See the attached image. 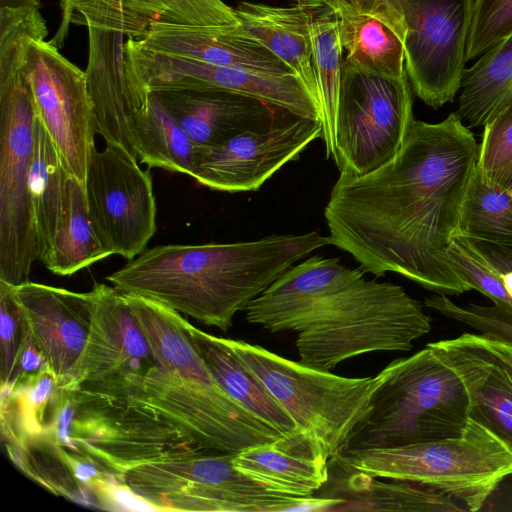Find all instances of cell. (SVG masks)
I'll list each match as a JSON object with an SVG mask.
<instances>
[{
  "label": "cell",
  "instance_id": "obj_45",
  "mask_svg": "<svg viewBox=\"0 0 512 512\" xmlns=\"http://www.w3.org/2000/svg\"><path fill=\"white\" fill-rule=\"evenodd\" d=\"M499 273L503 281L504 287L512 299V270Z\"/></svg>",
  "mask_w": 512,
  "mask_h": 512
},
{
  "label": "cell",
  "instance_id": "obj_19",
  "mask_svg": "<svg viewBox=\"0 0 512 512\" xmlns=\"http://www.w3.org/2000/svg\"><path fill=\"white\" fill-rule=\"evenodd\" d=\"M87 28L89 53L85 73L96 133L106 143L123 147L138 160L133 138L134 117L149 92L138 87L127 71L126 36L92 25Z\"/></svg>",
  "mask_w": 512,
  "mask_h": 512
},
{
  "label": "cell",
  "instance_id": "obj_36",
  "mask_svg": "<svg viewBox=\"0 0 512 512\" xmlns=\"http://www.w3.org/2000/svg\"><path fill=\"white\" fill-rule=\"evenodd\" d=\"M424 306L444 317L463 323L480 334L512 343V310L498 305L483 306L470 303L461 306L448 295L433 294L424 300Z\"/></svg>",
  "mask_w": 512,
  "mask_h": 512
},
{
  "label": "cell",
  "instance_id": "obj_27",
  "mask_svg": "<svg viewBox=\"0 0 512 512\" xmlns=\"http://www.w3.org/2000/svg\"><path fill=\"white\" fill-rule=\"evenodd\" d=\"M296 1L307 16L321 108L322 139L326 156L330 158L335 151V123L344 61L338 15L331 0Z\"/></svg>",
  "mask_w": 512,
  "mask_h": 512
},
{
  "label": "cell",
  "instance_id": "obj_4",
  "mask_svg": "<svg viewBox=\"0 0 512 512\" xmlns=\"http://www.w3.org/2000/svg\"><path fill=\"white\" fill-rule=\"evenodd\" d=\"M430 330L423 305L401 286L364 276L315 308L296 347L302 363L330 371L361 354L409 351Z\"/></svg>",
  "mask_w": 512,
  "mask_h": 512
},
{
  "label": "cell",
  "instance_id": "obj_7",
  "mask_svg": "<svg viewBox=\"0 0 512 512\" xmlns=\"http://www.w3.org/2000/svg\"><path fill=\"white\" fill-rule=\"evenodd\" d=\"M23 50L0 51V281H29L38 259L29 176L36 115L21 70Z\"/></svg>",
  "mask_w": 512,
  "mask_h": 512
},
{
  "label": "cell",
  "instance_id": "obj_1",
  "mask_svg": "<svg viewBox=\"0 0 512 512\" xmlns=\"http://www.w3.org/2000/svg\"><path fill=\"white\" fill-rule=\"evenodd\" d=\"M479 145L451 113L439 123L415 120L397 154L376 170L340 174L324 209L332 245L365 272H387L436 294L471 290L448 256Z\"/></svg>",
  "mask_w": 512,
  "mask_h": 512
},
{
  "label": "cell",
  "instance_id": "obj_22",
  "mask_svg": "<svg viewBox=\"0 0 512 512\" xmlns=\"http://www.w3.org/2000/svg\"><path fill=\"white\" fill-rule=\"evenodd\" d=\"M145 47L165 54L261 74L294 72L240 26H191L152 23L136 38Z\"/></svg>",
  "mask_w": 512,
  "mask_h": 512
},
{
  "label": "cell",
  "instance_id": "obj_44",
  "mask_svg": "<svg viewBox=\"0 0 512 512\" xmlns=\"http://www.w3.org/2000/svg\"><path fill=\"white\" fill-rule=\"evenodd\" d=\"M494 184L512 192V161L500 174Z\"/></svg>",
  "mask_w": 512,
  "mask_h": 512
},
{
  "label": "cell",
  "instance_id": "obj_20",
  "mask_svg": "<svg viewBox=\"0 0 512 512\" xmlns=\"http://www.w3.org/2000/svg\"><path fill=\"white\" fill-rule=\"evenodd\" d=\"M340 258L315 255L290 267L247 307L246 319L270 332H300L322 300L364 277Z\"/></svg>",
  "mask_w": 512,
  "mask_h": 512
},
{
  "label": "cell",
  "instance_id": "obj_10",
  "mask_svg": "<svg viewBox=\"0 0 512 512\" xmlns=\"http://www.w3.org/2000/svg\"><path fill=\"white\" fill-rule=\"evenodd\" d=\"M21 70L31 91L36 118L68 174L84 186L97 134L85 71L50 41L36 39H30L24 48Z\"/></svg>",
  "mask_w": 512,
  "mask_h": 512
},
{
  "label": "cell",
  "instance_id": "obj_21",
  "mask_svg": "<svg viewBox=\"0 0 512 512\" xmlns=\"http://www.w3.org/2000/svg\"><path fill=\"white\" fill-rule=\"evenodd\" d=\"M150 93L202 150L292 114L262 100L221 89L188 88Z\"/></svg>",
  "mask_w": 512,
  "mask_h": 512
},
{
  "label": "cell",
  "instance_id": "obj_8",
  "mask_svg": "<svg viewBox=\"0 0 512 512\" xmlns=\"http://www.w3.org/2000/svg\"><path fill=\"white\" fill-rule=\"evenodd\" d=\"M227 342L296 426L316 436L331 460L367 414L373 393L386 377L385 368L374 377L339 376L259 345L233 339Z\"/></svg>",
  "mask_w": 512,
  "mask_h": 512
},
{
  "label": "cell",
  "instance_id": "obj_38",
  "mask_svg": "<svg viewBox=\"0 0 512 512\" xmlns=\"http://www.w3.org/2000/svg\"><path fill=\"white\" fill-rule=\"evenodd\" d=\"M512 35V0H474L466 60L479 58Z\"/></svg>",
  "mask_w": 512,
  "mask_h": 512
},
{
  "label": "cell",
  "instance_id": "obj_26",
  "mask_svg": "<svg viewBox=\"0 0 512 512\" xmlns=\"http://www.w3.org/2000/svg\"><path fill=\"white\" fill-rule=\"evenodd\" d=\"M195 346L220 387L241 406L281 434L298 427L261 380L227 342L190 324Z\"/></svg>",
  "mask_w": 512,
  "mask_h": 512
},
{
  "label": "cell",
  "instance_id": "obj_14",
  "mask_svg": "<svg viewBox=\"0 0 512 512\" xmlns=\"http://www.w3.org/2000/svg\"><path fill=\"white\" fill-rule=\"evenodd\" d=\"M322 134L320 119L292 113L202 150L191 177L211 190L257 191Z\"/></svg>",
  "mask_w": 512,
  "mask_h": 512
},
{
  "label": "cell",
  "instance_id": "obj_42",
  "mask_svg": "<svg viewBox=\"0 0 512 512\" xmlns=\"http://www.w3.org/2000/svg\"><path fill=\"white\" fill-rule=\"evenodd\" d=\"M74 0H60V8H61V23L56 35L50 40V42L56 46L58 49L61 48L64 39L68 33V29L70 26V13L72 9Z\"/></svg>",
  "mask_w": 512,
  "mask_h": 512
},
{
  "label": "cell",
  "instance_id": "obj_28",
  "mask_svg": "<svg viewBox=\"0 0 512 512\" xmlns=\"http://www.w3.org/2000/svg\"><path fill=\"white\" fill-rule=\"evenodd\" d=\"M69 176L51 138L36 118L29 189L38 259L42 262L51 250L66 207Z\"/></svg>",
  "mask_w": 512,
  "mask_h": 512
},
{
  "label": "cell",
  "instance_id": "obj_41",
  "mask_svg": "<svg viewBox=\"0 0 512 512\" xmlns=\"http://www.w3.org/2000/svg\"><path fill=\"white\" fill-rule=\"evenodd\" d=\"M473 243L498 272L512 270V246L473 240Z\"/></svg>",
  "mask_w": 512,
  "mask_h": 512
},
{
  "label": "cell",
  "instance_id": "obj_24",
  "mask_svg": "<svg viewBox=\"0 0 512 512\" xmlns=\"http://www.w3.org/2000/svg\"><path fill=\"white\" fill-rule=\"evenodd\" d=\"M234 11L243 31L288 65L320 106L303 6L298 1L286 7L241 1Z\"/></svg>",
  "mask_w": 512,
  "mask_h": 512
},
{
  "label": "cell",
  "instance_id": "obj_3",
  "mask_svg": "<svg viewBox=\"0 0 512 512\" xmlns=\"http://www.w3.org/2000/svg\"><path fill=\"white\" fill-rule=\"evenodd\" d=\"M385 369L386 377L373 393L367 414L333 459L369 449L457 437L466 428L465 387L429 345L393 360Z\"/></svg>",
  "mask_w": 512,
  "mask_h": 512
},
{
  "label": "cell",
  "instance_id": "obj_23",
  "mask_svg": "<svg viewBox=\"0 0 512 512\" xmlns=\"http://www.w3.org/2000/svg\"><path fill=\"white\" fill-rule=\"evenodd\" d=\"M329 459L316 436L298 428L234 454L233 464L272 492L310 497L327 482Z\"/></svg>",
  "mask_w": 512,
  "mask_h": 512
},
{
  "label": "cell",
  "instance_id": "obj_25",
  "mask_svg": "<svg viewBox=\"0 0 512 512\" xmlns=\"http://www.w3.org/2000/svg\"><path fill=\"white\" fill-rule=\"evenodd\" d=\"M338 15L339 36L346 51L344 64L376 75L402 78L407 31L381 13L357 9L344 0H331Z\"/></svg>",
  "mask_w": 512,
  "mask_h": 512
},
{
  "label": "cell",
  "instance_id": "obj_9",
  "mask_svg": "<svg viewBox=\"0 0 512 512\" xmlns=\"http://www.w3.org/2000/svg\"><path fill=\"white\" fill-rule=\"evenodd\" d=\"M415 120L407 74L385 77L343 63L332 157L340 174L362 176L391 160Z\"/></svg>",
  "mask_w": 512,
  "mask_h": 512
},
{
  "label": "cell",
  "instance_id": "obj_37",
  "mask_svg": "<svg viewBox=\"0 0 512 512\" xmlns=\"http://www.w3.org/2000/svg\"><path fill=\"white\" fill-rule=\"evenodd\" d=\"M29 335L24 314L13 286L0 281V376L1 387L10 386L17 375L20 356Z\"/></svg>",
  "mask_w": 512,
  "mask_h": 512
},
{
  "label": "cell",
  "instance_id": "obj_5",
  "mask_svg": "<svg viewBox=\"0 0 512 512\" xmlns=\"http://www.w3.org/2000/svg\"><path fill=\"white\" fill-rule=\"evenodd\" d=\"M332 461L374 478L423 483L459 501L467 511L479 510L498 485L512 475V453L470 418L457 437L369 449Z\"/></svg>",
  "mask_w": 512,
  "mask_h": 512
},
{
  "label": "cell",
  "instance_id": "obj_40",
  "mask_svg": "<svg viewBox=\"0 0 512 512\" xmlns=\"http://www.w3.org/2000/svg\"><path fill=\"white\" fill-rule=\"evenodd\" d=\"M69 21L124 34L123 0H74Z\"/></svg>",
  "mask_w": 512,
  "mask_h": 512
},
{
  "label": "cell",
  "instance_id": "obj_32",
  "mask_svg": "<svg viewBox=\"0 0 512 512\" xmlns=\"http://www.w3.org/2000/svg\"><path fill=\"white\" fill-rule=\"evenodd\" d=\"M350 497L331 511L458 512L466 509L446 493L423 483L374 477L354 472Z\"/></svg>",
  "mask_w": 512,
  "mask_h": 512
},
{
  "label": "cell",
  "instance_id": "obj_34",
  "mask_svg": "<svg viewBox=\"0 0 512 512\" xmlns=\"http://www.w3.org/2000/svg\"><path fill=\"white\" fill-rule=\"evenodd\" d=\"M459 232L473 240L512 246V192L484 181L477 167L463 201Z\"/></svg>",
  "mask_w": 512,
  "mask_h": 512
},
{
  "label": "cell",
  "instance_id": "obj_18",
  "mask_svg": "<svg viewBox=\"0 0 512 512\" xmlns=\"http://www.w3.org/2000/svg\"><path fill=\"white\" fill-rule=\"evenodd\" d=\"M13 294L49 369L61 382H70L91 329V292L79 293L27 281L13 286Z\"/></svg>",
  "mask_w": 512,
  "mask_h": 512
},
{
  "label": "cell",
  "instance_id": "obj_13",
  "mask_svg": "<svg viewBox=\"0 0 512 512\" xmlns=\"http://www.w3.org/2000/svg\"><path fill=\"white\" fill-rule=\"evenodd\" d=\"M474 0H422L406 20L405 69L413 92L440 108L459 92Z\"/></svg>",
  "mask_w": 512,
  "mask_h": 512
},
{
  "label": "cell",
  "instance_id": "obj_17",
  "mask_svg": "<svg viewBox=\"0 0 512 512\" xmlns=\"http://www.w3.org/2000/svg\"><path fill=\"white\" fill-rule=\"evenodd\" d=\"M88 341L71 387L142 374L158 360L123 291L95 283Z\"/></svg>",
  "mask_w": 512,
  "mask_h": 512
},
{
  "label": "cell",
  "instance_id": "obj_33",
  "mask_svg": "<svg viewBox=\"0 0 512 512\" xmlns=\"http://www.w3.org/2000/svg\"><path fill=\"white\" fill-rule=\"evenodd\" d=\"M124 34L140 37L152 23L191 26L239 24L222 0H123Z\"/></svg>",
  "mask_w": 512,
  "mask_h": 512
},
{
  "label": "cell",
  "instance_id": "obj_12",
  "mask_svg": "<svg viewBox=\"0 0 512 512\" xmlns=\"http://www.w3.org/2000/svg\"><path fill=\"white\" fill-rule=\"evenodd\" d=\"M124 50L131 75L147 92L221 89L321 120L319 104L295 74L270 75L213 65L149 49L134 38L125 42Z\"/></svg>",
  "mask_w": 512,
  "mask_h": 512
},
{
  "label": "cell",
  "instance_id": "obj_11",
  "mask_svg": "<svg viewBox=\"0 0 512 512\" xmlns=\"http://www.w3.org/2000/svg\"><path fill=\"white\" fill-rule=\"evenodd\" d=\"M85 197L91 221L102 244L133 260L156 232V200L150 173L123 147L106 143L89 158Z\"/></svg>",
  "mask_w": 512,
  "mask_h": 512
},
{
  "label": "cell",
  "instance_id": "obj_31",
  "mask_svg": "<svg viewBox=\"0 0 512 512\" xmlns=\"http://www.w3.org/2000/svg\"><path fill=\"white\" fill-rule=\"evenodd\" d=\"M110 255L91 221L84 186L69 176L66 207L43 264L54 274L68 276Z\"/></svg>",
  "mask_w": 512,
  "mask_h": 512
},
{
  "label": "cell",
  "instance_id": "obj_43",
  "mask_svg": "<svg viewBox=\"0 0 512 512\" xmlns=\"http://www.w3.org/2000/svg\"><path fill=\"white\" fill-rule=\"evenodd\" d=\"M40 0H0V10L36 11L40 10Z\"/></svg>",
  "mask_w": 512,
  "mask_h": 512
},
{
  "label": "cell",
  "instance_id": "obj_35",
  "mask_svg": "<svg viewBox=\"0 0 512 512\" xmlns=\"http://www.w3.org/2000/svg\"><path fill=\"white\" fill-rule=\"evenodd\" d=\"M448 256L471 290L479 291L495 305L512 310V299L504 287L500 273L470 238L458 231L451 239Z\"/></svg>",
  "mask_w": 512,
  "mask_h": 512
},
{
  "label": "cell",
  "instance_id": "obj_39",
  "mask_svg": "<svg viewBox=\"0 0 512 512\" xmlns=\"http://www.w3.org/2000/svg\"><path fill=\"white\" fill-rule=\"evenodd\" d=\"M512 161V105L484 126L478 148L477 169L484 181L494 184Z\"/></svg>",
  "mask_w": 512,
  "mask_h": 512
},
{
  "label": "cell",
  "instance_id": "obj_6",
  "mask_svg": "<svg viewBox=\"0 0 512 512\" xmlns=\"http://www.w3.org/2000/svg\"><path fill=\"white\" fill-rule=\"evenodd\" d=\"M233 455L209 451L180 452L126 470L128 494L155 510L211 512L312 511L314 497L270 491L240 472Z\"/></svg>",
  "mask_w": 512,
  "mask_h": 512
},
{
  "label": "cell",
  "instance_id": "obj_30",
  "mask_svg": "<svg viewBox=\"0 0 512 512\" xmlns=\"http://www.w3.org/2000/svg\"><path fill=\"white\" fill-rule=\"evenodd\" d=\"M133 138L139 162L149 168L191 176L202 152L150 92L135 113Z\"/></svg>",
  "mask_w": 512,
  "mask_h": 512
},
{
  "label": "cell",
  "instance_id": "obj_29",
  "mask_svg": "<svg viewBox=\"0 0 512 512\" xmlns=\"http://www.w3.org/2000/svg\"><path fill=\"white\" fill-rule=\"evenodd\" d=\"M456 115L469 127H484L512 105V35L465 68Z\"/></svg>",
  "mask_w": 512,
  "mask_h": 512
},
{
  "label": "cell",
  "instance_id": "obj_16",
  "mask_svg": "<svg viewBox=\"0 0 512 512\" xmlns=\"http://www.w3.org/2000/svg\"><path fill=\"white\" fill-rule=\"evenodd\" d=\"M458 375L468 397V416L512 453V343L463 333L428 343Z\"/></svg>",
  "mask_w": 512,
  "mask_h": 512
},
{
  "label": "cell",
  "instance_id": "obj_2",
  "mask_svg": "<svg viewBox=\"0 0 512 512\" xmlns=\"http://www.w3.org/2000/svg\"><path fill=\"white\" fill-rule=\"evenodd\" d=\"M327 245H332L330 237L318 231L234 243L159 245L106 280L227 332L236 313L296 262Z\"/></svg>",
  "mask_w": 512,
  "mask_h": 512
},
{
  "label": "cell",
  "instance_id": "obj_15",
  "mask_svg": "<svg viewBox=\"0 0 512 512\" xmlns=\"http://www.w3.org/2000/svg\"><path fill=\"white\" fill-rule=\"evenodd\" d=\"M158 362L177 375L209 408L255 446L282 434L236 402L217 383L190 333V323L178 311L137 294L126 293Z\"/></svg>",
  "mask_w": 512,
  "mask_h": 512
},
{
  "label": "cell",
  "instance_id": "obj_46",
  "mask_svg": "<svg viewBox=\"0 0 512 512\" xmlns=\"http://www.w3.org/2000/svg\"><path fill=\"white\" fill-rule=\"evenodd\" d=\"M34 13H35V12H34ZM31 14H33V13H31ZM28 15H30V14H28ZM25 16H27V15L19 16V18H21V17H25ZM0 18H15V17H14V16H0ZM16 18H18V17H16Z\"/></svg>",
  "mask_w": 512,
  "mask_h": 512
},
{
  "label": "cell",
  "instance_id": "obj_47",
  "mask_svg": "<svg viewBox=\"0 0 512 512\" xmlns=\"http://www.w3.org/2000/svg\"><path fill=\"white\" fill-rule=\"evenodd\" d=\"M294 1H296V0H294Z\"/></svg>",
  "mask_w": 512,
  "mask_h": 512
}]
</instances>
